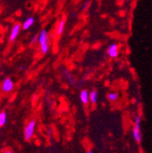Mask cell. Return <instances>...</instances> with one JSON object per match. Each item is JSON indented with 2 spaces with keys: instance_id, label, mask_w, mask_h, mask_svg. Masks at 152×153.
Instances as JSON below:
<instances>
[{
  "instance_id": "5bb4252c",
  "label": "cell",
  "mask_w": 152,
  "mask_h": 153,
  "mask_svg": "<svg viewBox=\"0 0 152 153\" xmlns=\"http://www.w3.org/2000/svg\"><path fill=\"white\" fill-rule=\"evenodd\" d=\"M3 153H13V151L10 149H5L4 150V152Z\"/></svg>"
},
{
  "instance_id": "30bf717a",
  "label": "cell",
  "mask_w": 152,
  "mask_h": 153,
  "mask_svg": "<svg viewBox=\"0 0 152 153\" xmlns=\"http://www.w3.org/2000/svg\"><path fill=\"white\" fill-rule=\"evenodd\" d=\"M98 98H99V93L97 90H92L90 93H89V99H90V102L95 104V103H97L98 101Z\"/></svg>"
},
{
  "instance_id": "52a82bcc",
  "label": "cell",
  "mask_w": 152,
  "mask_h": 153,
  "mask_svg": "<svg viewBox=\"0 0 152 153\" xmlns=\"http://www.w3.org/2000/svg\"><path fill=\"white\" fill-rule=\"evenodd\" d=\"M79 98H80V100L81 102L84 104V105H87L88 104V102L90 101V99H89V92L86 89H83L81 90L80 94H79Z\"/></svg>"
},
{
  "instance_id": "7a4b0ae2",
  "label": "cell",
  "mask_w": 152,
  "mask_h": 153,
  "mask_svg": "<svg viewBox=\"0 0 152 153\" xmlns=\"http://www.w3.org/2000/svg\"><path fill=\"white\" fill-rule=\"evenodd\" d=\"M36 120H31L27 123V125L25 126V128H24L25 140L29 141L34 137L35 130H36Z\"/></svg>"
},
{
  "instance_id": "3957f363",
  "label": "cell",
  "mask_w": 152,
  "mask_h": 153,
  "mask_svg": "<svg viewBox=\"0 0 152 153\" xmlns=\"http://www.w3.org/2000/svg\"><path fill=\"white\" fill-rule=\"evenodd\" d=\"M141 119L140 117H137L134 121V126L132 128V135L134 140L137 142H140L142 139V133H141Z\"/></svg>"
},
{
  "instance_id": "ba28073f",
  "label": "cell",
  "mask_w": 152,
  "mask_h": 153,
  "mask_svg": "<svg viewBox=\"0 0 152 153\" xmlns=\"http://www.w3.org/2000/svg\"><path fill=\"white\" fill-rule=\"evenodd\" d=\"M64 29H65V19L64 18H61L60 20L59 21V23L56 24V34L58 36H61L62 33L64 32Z\"/></svg>"
},
{
  "instance_id": "9c48e42d",
  "label": "cell",
  "mask_w": 152,
  "mask_h": 153,
  "mask_svg": "<svg viewBox=\"0 0 152 153\" xmlns=\"http://www.w3.org/2000/svg\"><path fill=\"white\" fill-rule=\"evenodd\" d=\"M34 23H35V18L33 16H29L22 23V28L24 30H27L34 25Z\"/></svg>"
},
{
  "instance_id": "4fadbf2b",
  "label": "cell",
  "mask_w": 152,
  "mask_h": 153,
  "mask_svg": "<svg viewBox=\"0 0 152 153\" xmlns=\"http://www.w3.org/2000/svg\"><path fill=\"white\" fill-rule=\"evenodd\" d=\"M36 42H39V35H37V36H34L32 37V39H31V41H30V44H31V45H34V44L36 43Z\"/></svg>"
},
{
  "instance_id": "8992f818",
  "label": "cell",
  "mask_w": 152,
  "mask_h": 153,
  "mask_svg": "<svg viewBox=\"0 0 152 153\" xmlns=\"http://www.w3.org/2000/svg\"><path fill=\"white\" fill-rule=\"evenodd\" d=\"M108 55L109 57H111V59H115V57H117L119 56V46L117 44H111L108 48Z\"/></svg>"
},
{
  "instance_id": "8fae6325",
  "label": "cell",
  "mask_w": 152,
  "mask_h": 153,
  "mask_svg": "<svg viewBox=\"0 0 152 153\" xmlns=\"http://www.w3.org/2000/svg\"><path fill=\"white\" fill-rule=\"evenodd\" d=\"M7 121V116L6 111H1L0 112V127H4Z\"/></svg>"
},
{
  "instance_id": "7c38bea8",
  "label": "cell",
  "mask_w": 152,
  "mask_h": 153,
  "mask_svg": "<svg viewBox=\"0 0 152 153\" xmlns=\"http://www.w3.org/2000/svg\"><path fill=\"white\" fill-rule=\"evenodd\" d=\"M119 99V94L116 92H109L108 94V100L111 102H115Z\"/></svg>"
},
{
  "instance_id": "2e32d148",
  "label": "cell",
  "mask_w": 152,
  "mask_h": 153,
  "mask_svg": "<svg viewBox=\"0 0 152 153\" xmlns=\"http://www.w3.org/2000/svg\"><path fill=\"white\" fill-rule=\"evenodd\" d=\"M119 2H123V1H124V0H119Z\"/></svg>"
},
{
  "instance_id": "277c9868",
  "label": "cell",
  "mask_w": 152,
  "mask_h": 153,
  "mask_svg": "<svg viewBox=\"0 0 152 153\" xmlns=\"http://www.w3.org/2000/svg\"><path fill=\"white\" fill-rule=\"evenodd\" d=\"M15 88V85H14V82L13 80L10 79V78H6L3 82H2V85H1V90L3 93L5 94H9L10 92L13 91Z\"/></svg>"
},
{
  "instance_id": "9a60e30c",
  "label": "cell",
  "mask_w": 152,
  "mask_h": 153,
  "mask_svg": "<svg viewBox=\"0 0 152 153\" xmlns=\"http://www.w3.org/2000/svg\"><path fill=\"white\" fill-rule=\"evenodd\" d=\"M87 153H94V152H93V150H91V149H90V150H88Z\"/></svg>"
},
{
  "instance_id": "6da1fadb",
  "label": "cell",
  "mask_w": 152,
  "mask_h": 153,
  "mask_svg": "<svg viewBox=\"0 0 152 153\" xmlns=\"http://www.w3.org/2000/svg\"><path fill=\"white\" fill-rule=\"evenodd\" d=\"M39 46L42 54H47L49 50V38L48 33L46 29H43L39 34Z\"/></svg>"
},
{
  "instance_id": "5b68a950",
  "label": "cell",
  "mask_w": 152,
  "mask_h": 153,
  "mask_svg": "<svg viewBox=\"0 0 152 153\" xmlns=\"http://www.w3.org/2000/svg\"><path fill=\"white\" fill-rule=\"evenodd\" d=\"M21 27H22V25H20L19 23H16L13 25V27L10 30V33H9V37H8L10 43H13L16 39V37L18 36V35H19Z\"/></svg>"
}]
</instances>
